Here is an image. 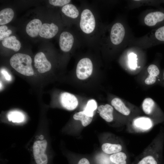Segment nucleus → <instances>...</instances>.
Here are the masks:
<instances>
[{
  "label": "nucleus",
  "instance_id": "f257e3e1",
  "mask_svg": "<svg viewBox=\"0 0 164 164\" xmlns=\"http://www.w3.org/2000/svg\"><path fill=\"white\" fill-rule=\"evenodd\" d=\"M79 19L75 26L84 45L98 49L104 28L96 8L86 3H82Z\"/></svg>",
  "mask_w": 164,
  "mask_h": 164
},
{
  "label": "nucleus",
  "instance_id": "f03ea898",
  "mask_svg": "<svg viewBox=\"0 0 164 164\" xmlns=\"http://www.w3.org/2000/svg\"><path fill=\"white\" fill-rule=\"evenodd\" d=\"M47 121H40L34 135L25 145L30 156L29 164H50L52 152Z\"/></svg>",
  "mask_w": 164,
  "mask_h": 164
},
{
  "label": "nucleus",
  "instance_id": "7ed1b4c3",
  "mask_svg": "<svg viewBox=\"0 0 164 164\" xmlns=\"http://www.w3.org/2000/svg\"><path fill=\"white\" fill-rule=\"evenodd\" d=\"M32 63V59L29 55L20 53L13 55L10 60L13 68L20 73L28 76L34 74Z\"/></svg>",
  "mask_w": 164,
  "mask_h": 164
},
{
  "label": "nucleus",
  "instance_id": "20e7f679",
  "mask_svg": "<svg viewBox=\"0 0 164 164\" xmlns=\"http://www.w3.org/2000/svg\"><path fill=\"white\" fill-rule=\"evenodd\" d=\"M164 139L162 140L155 151L151 154H145L137 160L135 164H163L162 149Z\"/></svg>",
  "mask_w": 164,
  "mask_h": 164
},
{
  "label": "nucleus",
  "instance_id": "39448f33",
  "mask_svg": "<svg viewBox=\"0 0 164 164\" xmlns=\"http://www.w3.org/2000/svg\"><path fill=\"white\" fill-rule=\"evenodd\" d=\"M93 69V64L91 60L87 57L83 58L79 61L77 65V76L79 79L85 80L91 74Z\"/></svg>",
  "mask_w": 164,
  "mask_h": 164
},
{
  "label": "nucleus",
  "instance_id": "423d86ee",
  "mask_svg": "<svg viewBox=\"0 0 164 164\" xmlns=\"http://www.w3.org/2000/svg\"><path fill=\"white\" fill-rule=\"evenodd\" d=\"M61 11L68 19L67 24L69 26L73 25L75 26L77 24L80 14V7L79 8L74 4L70 3L62 7Z\"/></svg>",
  "mask_w": 164,
  "mask_h": 164
},
{
  "label": "nucleus",
  "instance_id": "0eeeda50",
  "mask_svg": "<svg viewBox=\"0 0 164 164\" xmlns=\"http://www.w3.org/2000/svg\"><path fill=\"white\" fill-rule=\"evenodd\" d=\"M125 34V30L123 25L119 22L114 23L110 31L109 39L110 43L113 46L119 45L123 41Z\"/></svg>",
  "mask_w": 164,
  "mask_h": 164
},
{
  "label": "nucleus",
  "instance_id": "6e6552de",
  "mask_svg": "<svg viewBox=\"0 0 164 164\" xmlns=\"http://www.w3.org/2000/svg\"><path fill=\"white\" fill-rule=\"evenodd\" d=\"M7 122L13 126H22L26 124L27 118L25 114L21 111H9L6 115Z\"/></svg>",
  "mask_w": 164,
  "mask_h": 164
},
{
  "label": "nucleus",
  "instance_id": "1a4fd4ad",
  "mask_svg": "<svg viewBox=\"0 0 164 164\" xmlns=\"http://www.w3.org/2000/svg\"><path fill=\"white\" fill-rule=\"evenodd\" d=\"M34 63L35 67L40 73H44L49 71L52 67L50 63L42 52L38 53L35 55Z\"/></svg>",
  "mask_w": 164,
  "mask_h": 164
},
{
  "label": "nucleus",
  "instance_id": "9d476101",
  "mask_svg": "<svg viewBox=\"0 0 164 164\" xmlns=\"http://www.w3.org/2000/svg\"><path fill=\"white\" fill-rule=\"evenodd\" d=\"M60 99L61 105L67 110H73L77 106L78 101L77 98L71 93L63 92L60 94Z\"/></svg>",
  "mask_w": 164,
  "mask_h": 164
},
{
  "label": "nucleus",
  "instance_id": "9b49d317",
  "mask_svg": "<svg viewBox=\"0 0 164 164\" xmlns=\"http://www.w3.org/2000/svg\"><path fill=\"white\" fill-rule=\"evenodd\" d=\"M59 30L58 26L54 23H44L42 25L39 35L42 38L51 39L57 34Z\"/></svg>",
  "mask_w": 164,
  "mask_h": 164
},
{
  "label": "nucleus",
  "instance_id": "f8f14e48",
  "mask_svg": "<svg viewBox=\"0 0 164 164\" xmlns=\"http://www.w3.org/2000/svg\"><path fill=\"white\" fill-rule=\"evenodd\" d=\"M144 21L149 26H153L164 21V12L156 11L149 13L145 17Z\"/></svg>",
  "mask_w": 164,
  "mask_h": 164
},
{
  "label": "nucleus",
  "instance_id": "ddd939ff",
  "mask_svg": "<svg viewBox=\"0 0 164 164\" xmlns=\"http://www.w3.org/2000/svg\"><path fill=\"white\" fill-rule=\"evenodd\" d=\"M42 25L40 20L34 19L27 24L26 28V32L30 36L35 37L39 35Z\"/></svg>",
  "mask_w": 164,
  "mask_h": 164
},
{
  "label": "nucleus",
  "instance_id": "4468645a",
  "mask_svg": "<svg viewBox=\"0 0 164 164\" xmlns=\"http://www.w3.org/2000/svg\"><path fill=\"white\" fill-rule=\"evenodd\" d=\"M97 109L100 116L106 121L111 122L113 121V108L112 106L108 104L101 105L98 107Z\"/></svg>",
  "mask_w": 164,
  "mask_h": 164
},
{
  "label": "nucleus",
  "instance_id": "2eb2a0df",
  "mask_svg": "<svg viewBox=\"0 0 164 164\" xmlns=\"http://www.w3.org/2000/svg\"><path fill=\"white\" fill-rule=\"evenodd\" d=\"M2 44L4 47L11 49L15 52L18 51L21 46L20 42L14 36H10L3 40Z\"/></svg>",
  "mask_w": 164,
  "mask_h": 164
},
{
  "label": "nucleus",
  "instance_id": "dca6fc26",
  "mask_svg": "<svg viewBox=\"0 0 164 164\" xmlns=\"http://www.w3.org/2000/svg\"><path fill=\"white\" fill-rule=\"evenodd\" d=\"M147 70L149 75L145 80V83L148 85L153 84L156 82V77L159 74V70L156 65L151 64L148 67Z\"/></svg>",
  "mask_w": 164,
  "mask_h": 164
},
{
  "label": "nucleus",
  "instance_id": "f3484780",
  "mask_svg": "<svg viewBox=\"0 0 164 164\" xmlns=\"http://www.w3.org/2000/svg\"><path fill=\"white\" fill-rule=\"evenodd\" d=\"M133 124L135 128L142 130H148L153 126V122L150 118L144 117L135 119Z\"/></svg>",
  "mask_w": 164,
  "mask_h": 164
},
{
  "label": "nucleus",
  "instance_id": "a211bd4d",
  "mask_svg": "<svg viewBox=\"0 0 164 164\" xmlns=\"http://www.w3.org/2000/svg\"><path fill=\"white\" fill-rule=\"evenodd\" d=\"M111 104L118 111L124 115L127 116L130 113V111L120 99L116 97L111 101Z\"/></svg>",
  "mask_w": 164,
  "mask_h": 164
},
{
  "label": "nucleus",
  "instance_id": "6ab92c4d",
  "mask_svg": "<svg viewBox=\"0 0 164 164\" xmlns=\"http://www.w3.org/2000/svg\"><path fill=\"white\" fill-rule=\"evenodd\" d=\"M14 12L10 8L3 9L0 12V25L1 26L7 24L12 19L14 16Z\"/></svg>",
  "mask_w": 164,
  "mask_h": 164
},
{
  "label": "nucleus",
  "instance_id": "aec40b11",
  "mask_svg": "<svg viewBox=\"0 0 164 164\" xmlns=\"http://www.w3.org/2000/svg\"><path fill=\"white\" fill-rule=\"evenodd\" d=\"M101 149L104 152L108 154H113L121 151L122 147L119 144L106 143L103 144Z\"/></svg>",
  "mask_w": 164,
  "mask_h": 164
},
{
  "label": "nucleus",
  "instance_id": "412c9836",
  "mask_svg": "<svg viewBox=\"0 0 164 164\" xmlns=\"http://www.w3.org/2000/svg\"><path fill=\"white\" fill-rule=\"evenodd\" d=\"M109 159L114 164H128L127 155L123 152L112 154L110 156Z\"/></svg>",
  "mask_w": 164,
  "mask_h": 164
},
{
  "label": "nucleus",
  "instance_id": "4be33fe9",
  "mask_svg": "<svg viewBox=\"0 0 164 164\" xmlns=\"http://www.w3.org/2000/svg\"><path fill=\"white\" fill-rule=\"evenodd\" d=\"M93 117L87 116L83 111L76 113L73 116L74 120L80 121L82 125L84 127L87 126L91 123Z\"/></svg>",
  "mask_w": 164,
  "mask_h": 164
},
{
  "label": "nucleus",
  "instance_id": "5701e85b",
  "mask_svg": "<svg viewBox=\"0 0 164 164\" xmlns=\"http://www.w3.org/2000/svg\"><path fill=\"white\" fill-rule=\"evenodd\" d=\"M155 106L154 101L150 98H145L143 101L142 105L143 111L147 114H150L152 113Z\"/></svg>",
  "mask_w": 164,
  "mask_h": 164
},
{
  "label": "nucleus",
  "instance_id": "b1692460",
  "mask_svg": "<svg viewBox=\"0 0 164 164\" xmlns=\"http://www.w3.org/2000/svg\"><path fill=\"white\" fill-rule=\"evenodd\" d=\"M97 103L96 101L94 99L90 100L87 102L83 111L87 116L93 117L94 112L97 109Z\"/></svg>",
  "mask_w": 164,
  "mask_h": 164
},
{
  "label": "nucleus",
  "instance_id": "393cba45",
  "mask_svg": "<svg viewBox=\"0 0 164 164\" xmlns=\"http://www.w3.org/2000/svg\"><path fill=\"white\" fill-rule=\"evenodd\" d=\"M12 33L10 29H8L7 27L5 25L1 26H0V40H3L9 36Z\"/></svg>",
  "mask_w": 164,
  "mask_h": 164
},
{
  "label": "nucleus",
  "instance_id": "a878e982",
  "mask_svg": "<svg viewBox=\"0 0 164 164\" xmlns=\"http://www.w3.org/2000/svg\"><path fill=\"white\" fill-rule=\"evenodd\" d=\"M128 64L129 67L135 69L137 67V55L134 53H130L128 56Z\"/></svg>",
  "mask_w": 164,
  "mask_h": 164
},
{
  "label": "nucleus",
  "instance_id": "bb28decb",
  "mask_svg": "<svg viewBox=\"0 0 164 164\" xmlns=\"http://www.w3.org/2000/svg\"><path fill=\"white\" fill-rule=\"evenodd\" d=\"M70 0H49V3L54 6L63 7L65 5L70 3Z\"/></svg>",
  "mask_w": 164,
  "mask_h": 164
},
{
  "label": "nucleus",
  "instance_id": "cd10ccee",
  "mask_svg": "<svg viewBox=\"0 0 164 164\" xmlns=\"http://www.w3.org/2000/svg\"><path fill=\"white\" fill-rule=\"evenodd\" d=\"M77 164H90V163L87 159L84 158L80 160Z\"/></svg>",
  "mask_w": 164,
  "mask_h": 164
},
{
  "label": "nucleus",
  "instance_id": "c85d7f7f",
  "mask_svg": "<svg viewBox=\"0 0 164 164\" xmlns=\"http://www.w3.org/2000/svg\"><path fill=\"white\" fill-rule=\"evenodd\" d=\"M163 77H164V73H163Z\"/></svg>",
  "mask_w": 164,
  "mask_h": 164
},
{
  "label": "nucleus",
  "instance_id": "c756f323",
  "mask_svg": "<svg viewBox=\"0 0 164 164\" xmlns=\"http://www.w3.org/2000/svg\"><path fill=\"white\" fill-rule=\"evenodd\" d=\"M163 164H164V162H163Z\"/></svg>",
  "mask_w": 164,
  "mask_h": 164
}]
</instances>
